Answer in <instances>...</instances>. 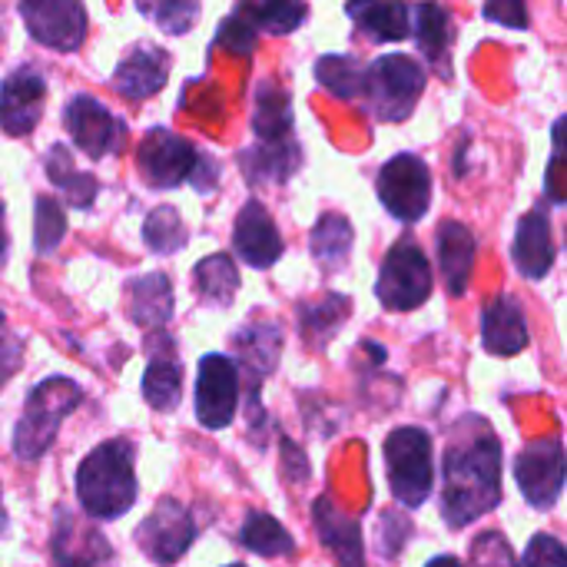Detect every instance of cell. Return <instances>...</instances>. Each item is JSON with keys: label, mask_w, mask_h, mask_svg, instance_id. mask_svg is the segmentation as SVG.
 Returning a JSON list of instances; mask_svg holds the SVG:
<instances>
[{"label": "cell", "mask_w": 567, "mask_h": 567, "mask_svg": "<svg viewBox=\"0 0 567 567\" xmlns=\"http://www.w3.org/2000/svg\"><path fill=\"white\" fill-rule=\"evenodd\" d=\"M502 502V442L478 422V429L458 445L452 442L442 458V518L452 528H465L488 515Z\"/></svg>", "instance_id": "obj_1"}, {"label": "cell", "mask_w": 567, "mask_h": 567, "mask_svg": "<svg viewBox=\"0 0 567 567\" xmlns=\"http://www.w3.org/2000/svg\"><path fill=\"white\" fill-rule=\"evenodd\" d=\"M136 452L123 439L96 445L76 468V498L90 518L113 522L136 502Z\"/></svg>", "instance_id": "obj_2"}, {"label": "cell", "mask_w": 567, "mask_h": 567, "mask_svg": "<svg viewBox=\"0 0 567 567\" xmlns=\"http://www.w3.org/2000/svg\"><path fill=\"white\" fill-rule=\"evenodd\" d=\"M80 402H83V389L66 375H53V379H43L40 385H33V392L27 395V405L20 412V422L13 429V455L20 462H37L53 445L63 419Z\"/></svg>", "instance_id": "obj_3"}, {"label": "cell", "mask_w": 567, "mask_h": 567, "mask_svg": "<svg viewBox=\"0 0 567 567\" xmlns=\"http://www.w3.org/2000/svg\"><path fill=\"white\" fill-rule=\"evenodd\" d=\"M422 90H425V70L405 53H382L365 66L362 100L379 123L409 120Z\"/></svg>", "instance_id": "obj_4"}, {"label": "cell", "mask_w": 567, "mask_h": 567, "mask_svg": "<svg viewBox=\"0 0 567 567\" xmlns=\"http://www.w3.org/2000/svg\"><path fill=\"white\" fill-rule=\"evenodd\" d=\"M385 468H389V488L399 505L419 508L429 502L435 488V468H432V439L422 429H395L385 439Z\"/></svg>", "instance_id": "obj_5"}, {"label": "cell", "mask_w": 567, "mask_h": 567, "mask_svg": "<svg viewBox=\"0 0 567 567\" xmlns=\"http://www.w3.org/2000/svg\"><path fill=\"white\" fill-rule=\"evenodd\" d=\"M375 296L389 312H412L432 296V266L412 239H402L389 249Z\"/></svg>", "instance_id": "obj_6"}, {"label": "cell", "mask_w": 567, "mask_h": 567, "mask_svg": "<svg viewBox=\"0 0 567 567\" xmlns=\"http://www.w3.org/2000/svg\"><path fill=\"white\" fill-rule=\"evenodd\" d=\"M379 199L399 223H419L432 206V173L422 156L399 153L379 169Z\"/></svg>", "instance_id": "obj_7"}, {"label": "cell", "mask_w": 567, "mask_h": 567, "mask_svg": "<svg viewBox=\"0 0 567 567\" xmlns=\"http://www.w3.org/2000/svg\"><path fill=\"white\" fill-rule=\"evenodd\" d=\"M196 542V522L189 508H183L173 498H163L136 528V545L140 551L159 567H173Z\"/></svg>", "instance_id": "obj_8"}, {"label": "cell", "mask_w": 567, "mask_h": 567, "mask_svg": "<svg viewBox=\"0 0 567 567\" xmlns=\"http://www.w3.org/2000/svg\"><path fill=\"white\" fill-rule=\"evenodd\" d=\"M515 478H518V488H522L525 502L532 508L548 512L565 492L567 452L561 439L532 442L515 462Z\"/></svg>", "instance_id": "obj_9"}, {"label": "cell", "mask_w": 567, "mask_h": 567, "mask_svg": "<svg viewBox=\"0 0 567 567\" xmlns=\"http://www.w3.org/2000/svg\"><path fill=\"white\" fill-rule=\"evenodd\" d=\"M196 163V146L166 126H153L136 150V166L153 189H176L183 179H193Z\"/></svg>", "instance_id": "obj_10"}, {"label": "cell", "mask_w": 567, "mask_h": 567, "mask_svg": "<svg viewBox=\"0 0 567 567\" xmlns=\"http://www.w3.org/2000/svg\"><path fill=\"white\" fill-rule=\"evenodd\" d=\"M63 126L70 133V140L93 159H103V156H113L123 150V136H126V126L120 116H113L96 96L90 93H80V96H70L66 100V110H63Z\"/></svg>", "instance_id": "obj_11"}, {"label": "cell", "mask_w": 567, "mask_h": 567, "mask_svg": "<svg viewBox=\"0 0 567 567\" xmlns=\"http://www.w3.org/2000/svg\"><path fill=\"white\" fill-rule=\"evenodd\" d=\"M20 17L30 37L50 50L73 53L86 40V10L76 0H23Z\"/></svg>", "instance_id": "obj_12"}, {"label": "cell", "mask_w": 567, "mask_h": 567, "mask_svg": "<svg viewBox=\"0 0 567 567\" xmlns=\"http://www.w3.org/2000/svg\"><path fill=\"white\" fill-rule=\"evenodd\" d=\"M239 405V365L226 355H203L196 375V419L203 429H226Z\"/></svg>", "instance_id": "obj_13"}, {"label": "cell", "mask_w": 567, "mask_h": 567, "mask_svg": "<svg viewBox=\"0 0 567 567\" xmlns=\"http://www.w3.org/2000/svg\"><path fill=\"white\" fill-rule=\"evenodd\" d=\"M43 100H47V80L40 70L23 66L13 70L3 86H0V126L10 136H27L37 130L43 116Z\"/></svg>", "instance_id": "obj_14"}, {"label": "cell", "mask_w": 567, "mask_h": 567, "mask_svg": "<svg viewBox=\"0 0 567 567\" xmlns=\"http://www.w3.org/2000/svg\"><path fill=\"white\" fill-rule=\"evenodd\" d=\"M169 53L156 43H133L126 50V56L120 60L116 73H113V90L123 100H150L153 93H159L169 80Z\"/></svg>", "instance_id": "obj_15"}, {"label": "cell", "mask_w": 567, "mask_h": 567, "mask_svg": "<svg viewBox=\"0 0 567 567\" xmlns=\"http://www.w3.org/2000/svg\"><path fill=\"white\" fill-rule=\"evenodd\" d=\"M50 555L56 567H96L113 555V548L93 525L60 508L50 532Z\"/></svg>", "instance_id": "obj_16"}, {"label": "cell", "mask_w": 567, "mask_h": 567, "mask_svg": "<svg viewBox=\"0 0 567 567\" xmlns=\"http://www.w3.org/2000/svg\"><path fill=\"white\" fill-rule=\"evenodd\" d=\"M233 246H236L239 259L249 262L252 269H269L282 259V249H286L282 236L259 199H249L239 209L236 226H233Z\"/></svg>", "instance_id": "obj_17"}, {"label": "cell", "mask_w": 567, "mask_h": 567, "mask_svg": "<svg viewBox=\"0 0 567 567\" xmlns=\"http://www.w3.org/2000/svg\"><path fill=\"white\" fill-rule=\"evenodd\" d=\"M179 392H183V365H179L176 346L166 332H156L153 349H150V362L143 372V399L150 409L169 412V409H176Z\"/></svg>", "instance_id": "obj_18"}, {"label": "cell", "mask_w": 567, "mask_h": 567, "mask_svg": "<svg viewBox=\"0 0 567 567\" xmlns=\"http://www.w3.org/2000/svg\"><path fill=\"white\" fill-rule=\"evenodd\" d=\"M512 259L525 279H545L555 262V243H551V219L545 209H532L522 216L512 243Z\"/></svg>", "instance_id": "obj_19"}, {"label": "cell", "mask_w": 567, "mask_h": 567, "mask_svg": "<svg viewBox=\"0 0 567 567\" xmlns=\"http://www.w3.org/2000/svg\"><path fill=\"white\" fill-rule=\"evenodd\" d=\"M312 522L319 532V542L336 555L339 567H365V548H362V532L359 522L339 512L329 498H319L312 505Z\"/></svg>", "instance_id": "obj_20"}, {"label": "cell", "mask_w": 567, "mask_h": 567, "mask_svg": "<svg viewBox=\"0 0 567 567\" xmlns=\"http://www.w3.org/2000/svg\"><path fill=\"white\" fill-rule=\"evenodd\" d=\"M482 346L492 355H518L528 346V326L515 299L498 296L482 309Z\"/></svg>", "instance_id": "obj_21"}, {"label": "cell", "mask_w": 567, "mask_h": 567, "mask_svg": "<svg viewBox=\"0 0 567 567\" xmlns=\"http://www.w3.org/2000/svg\"><path fill=\"white\" fill-rule=\"evenodd\" d=\"M126 306H130V319L140 329H156L163 332V326L173 316V282L166 272H146L136 276L126 286Z\"/></svg>", "instance_id": "obj_22"}, {"label": "cell", "mask_w": 567, "mask_h": 567, "mask_svg": "<svg viewBox=\"0 0 567 567\" xmlns=\"http://www.w3.org/2000/svg\"><path fill=\"white\" fill-rule=\"evenodd\" d=\"M439 266L452 296H465L475 266V236L468 226L449 219L439 226Z\"/></svg>", "instance_id": "obj_23"}, {"label": "cell", "mask_w": 567, "mask_h": 567, "mask_svg": "<svg viewBox=\"0 0 567 567\" xmlns=\"http://www.w3.org/2000/svg\"><path fill=\"white\" fill-rule=\"evenodd\" d=\"M302 163V150L296 140L286 143H256L252 150H243L239 166L249 183H286Z\"/></svg>", "instance_id": "obj_24"}, {"label": "cell", "mask_w": 567, "mask_h": 567, "mask_svg": "<svg viewBox=\"0 0 567 567\" xmlns=\"http://www.w3.org/2000/svg\"><path fill=\"white\" fill-rule=\"evenodd\" d=\"M279 329L269 322H252L243 332H236V352H239V365L252 375V402H256V389L259 379H266L276 362H279Z\"/></svg>", "instance_id": "obj_25"}, {"label": "cell", "mask_w": 567, "mask_h": 567, "mask_svg": "<svg viewBox=\"0 0 567 567\" xmlns=\"http://www.w3.org/2000/svg\"><path fill=\"white\" fill-rule=\"evenodd\" d=\"M252 130L259 143H286L292 140V100L282 86L262 83L256 90V110H252Z\"/></svg>", "instance_id": "obj_26"}, {"label": "cell", "mask_w": 567, "mask_h": 567, "mask_svg": "<svg viewBox=\"0 0 567 567\" xmlns=\"http://www.w3.org/2000/svg\"><path fill=\"white\" fill-rule=\"evenodd\" d=\"M47 176L66 196V203L76 206V209H90L96 193H100L96 176L93 173H80L73 166V156H70V150L63 143L50 146V153H47Z\"/></svg>", "instance_id": "obj_27"}, {"label": "cell", "mask_w": 567, "mask_h": 567, "mask_svg": "<svg viewBox=\"0 0 567 567\" xmlns=\"http://www.w3.org/2000/svg\"><path fill=\"white\" fill-rule=\"evenodd\" d=\"M352 243H355L352 223L339 213H322L309 236V249L316 262L326 269H342L352 256Z\"/></svg>", "instance_id": "obj_28"}, {"label": "cell", "mask_w": 567, "mask_h": 567, "mask_svg": "<svg viewBox=\"0 0 567 567\" xmlns=\"http://www.w3.org/2000/svg\"><path fill=\"white\" fill-rule=\"evenodd\" d=\"M193 282H196V292L206 306H216V309H226L233 306L236 299V289H239V269L236 262L226 256V252H216V256H206L196 272H193Z\"/></svg>", "instance_id": "obj_29"}, {"label": "cell", "mask_w": 567, "mask_h": 567, "mask_svg": "<svg viewBox=\"0 0 567 567\" xmlns=\"http://www.w3.org/2000/svg\"><path fill=\"white\" fill-rule=\"evenodd\" d=\"M349 17L375 40H402L412 30L405 3H349Z\"/></svg>", "instance_id": "obj_30"}, {"label": "cell", "mask_w": 567, "mask_h": 567, "mask_svg": "<svg viewBox=\"0 0 567 567\" xmlns=\"http://www.w3.org/2000/svg\"><path fill=\"white\" fill-rule=\"evenodd\" d=\"M239 542L262 555V558H286L296 551V542L292 535L272 518V515H262V512H252L246 522H243V532H239Z\"/></svg>", "instance_id": "obj_31"}, {"label": "cell", "mask_w": 567, "mask_h": 567, "mask_svg": "<svg viewBox=\"0 0 567 567\" xmlns=\"http://www.w3.org/2000/svg\"><path fill=\"white\" fill-rule=\"evenodd\" d=\"M415 40H419V47H422V53L435 63H445V56H449V43H452V37H455V30H452V17H449V10L445 7H439V3H422L419 10H415Z\"/></svg>", "instance_id": "obj_32"}, {"label": "cell", "mask_w": 567, "mask_h": 567, "mask_svg": "<svg viewBox=\"0 0 567 567\" xmlns=\"http://www.w3.org/2000/svg\"><path fill=\"white\" fill-rule=\"evenodd\" d=\"M316 80L322 90H329L339 100H355L362 96V83H365V70L359 66L355 56L346 53H326L316 63Z\"/></svg>", "instance_id": "obj_33"}, {"label": "cell", "mask_w": 567, "mask_h": 567, "mask_svg": "<svg viewBox=\"0 0 567 567\" xmlns=\"http://www.w3.org/2000/svg\"><path fill=\"white\" fill-rule=\"evenodd\" d=\"M346 316H349V299L329 296V299H322L316 306H302L299 309V329H302V336L316 349H322V342H329L342 329Z\"/></svg>", "instance_id": "obj_34"}, {"label": "cell", "mask_w": 567, "mask_h": 567, "mask_svg": "<svg viewBox=\"0 0 567 567\" xmlns=\"http://www.w3.org/2000/svg\"><path fill=\"white\" fill-rule=\"evenodd\" d=\"M143 239H146L150 252L173 256L186 246V223L179 219V213L173 206H156L143 223Z\"/></svg>", "instance_id": "obj_35"}, {"label": "cell", "mask_w": 567, "mask_h": 567, "mask_svg": "<svg viewBox=\"0 0 567 567\" xmlns=\"http://www.w3.org/2000/svg\"><path fill=\"white\" fill-rule=\"evenodd\" d=\"M236 13H239V17H246L256 30L289 33V30H296V27L309 17V7H306V3L276 0V3H243Z\"/></svg>", "instance_id": "obj_36"}, {"label": "cell", "mask_w": 567, "mask_h": 567, "mask_svg": "<svg viewBox=\"0 0 567 567\" xmlns=\"http://www.w3.org/2000/svg\"><path fill=\"white\" fill-rule=\"evenodd\" d=\"M66 233V216L60 209V203L53 196H40L37 199V213H33V246L37 252H53L60 246Z\"/></svg>", "instance_id": "obj_37"}, {"label": "cell", "mask_w": 567, "mask_h": 567, "mask_svg": "<svg viewBox=\"0 0 567 567\" xmlns=\"http://www.w3.org/2000/svg\"><path fill=\"white\" fill-rule=\"evenodd\" d=\"M136 10L150 20H156V27H163L166 33H186L196 17H199V3L193 0H159V3H136Z\"/></svg>", "instance_id": "obj_38"}, {"label": "cell", "mask_w": 567, "mask_h": 567, "mask_svg": "<svg viewBox=\"0 0 567 567\" xmlns=\"http://www.w3.org/2000/svg\"><path fill=\"white\" fill-rule=\"evenodd\" d=\"M468 567H525L518 565L515 551L508 548V542L498 532H485L475 538L472 545V561Z\"/></svg>", "instance_id": "obj_39"}, {"label": "cell", "mask_w": 567, "mask_h": 567, "mask_svg": "<svg viewBox=\"0 0 567 567\" xmlns=\"http://www.w3.org/2000/svg\"><path fill=\"white\" fill-rule=\"evenodd\" d=\"M525 567H567V548L551 535H535L525 548Z\"/></svg>", "instance_id": "obj_40"}, {"label": "cell", "mask_w": 567, "mask_h": 567, "mask_svg": "<svg viewBox=\"0 0 567 567\" xmlns=\"http://www.w3.org/2000/svg\"><path fill=\"white\" fill-rule=\"evenodd\" d=\"M223 47H229L233 53H252V47H256V27L246 20V17H239V13H233L229 20H223V27H219V37H216Z\"/></svg>", "instance_id": "obj_41"}, {"label": "cell", "mask_w": 567, "mask_h": 567, "mask_svg": "<svg viewBox=\"0 0 567 567\" xmlns=\"http://www.w3.org/2000/svg\"><path fill=\"white\" fill-rule=\"evenodd\" d=\"M409 535H412V525H409V518L402 512H385L382 515V522H379V545H382V551L389 558H399V551L409 542Z\"/></svg>", "instance_id": "obj_42"}, {"label": "cell", "mask_w": 567, "mask_h": 567, "mask_svg": "<svg viewBox=\"0 0 567 567\" xmlns=\"http://www.w3.org/2000/svg\"><path fill=\"white\" fill-rule=\"evenodd\" d=\"M20 362H23V346H20L17 336L7 329L3 312H0V385L20 369Z\"/></svg>", "instance_id": "obj_43"}, {"label": "cell", "mask_w": 567, "mask_h": 567, "mask_svg": "<svg viewBox=\"0 0 567 567\" xmlns=\"http://www.w3.org/2000/svg\"><path fill=\"white\" fill-rule=\"evenodd\" d=\"M485 17H488V20H498V23H505V27H515V30L528 27V10H525V3H518V0L488 3V7H485Z\"/></svg>", "instance_id": "obj_44"}, {"label": "cell", "mask_w": 567, "mask_h": 567, "mask_svg": "<svg viewBox=\"0 0 567 567\" xmlns=\"http://www.w3.org/2000/svg\"><path fill=\"white\" fill-rule=\"evenodd\" d=\"M279 445H282V465H286V475H289L292 482H306V478H309V462H306V455H302L289 439H282Z\"/></svg>", "instance_id": "obj_45"}, {"label": "cell", "mask_w": 567, "mask_h": 567, "mask_svg": "<svg viewBox=\"0 0 567 567\" xmlns=\"http://www.w3.org/2000/svg\"><path fill=\"white\" fill-rule=\"evenodd\" d=\"M216 179H219V166H216V159L199 153V163H196V169H193V179H189V183H193L199 193H209V189H216Z\"/></svg>", "instance_id": "obj_46"}, {"label": "cell", "mask_w": 567, "mask_h": 567, "mask_svg": "<svg viewBox=\"0 0 567 567\" xmlns=\"http://www.w3.org/2000/svg\"><path fill=\"white\" fill-rule=\"evenodd\" d=\"M555 146H558V153H567V116L555 123Z\"/></svg>", "instance_id": "obj_47"}, {"label": "cell", "mask_w": 567, "mask_h": 567, "mask_svg": "<svg viewBox=\"0 0 567 567\" xmlns=\"http://www.w3.org/2000/svg\"><path fill=\"white\" fill-rule=\"evenodd\" d=\"M7 259V209H3V199H0V262Z\"/></svg>", "instance_id": "obj_48"}, {"label": "cell", "mask_w": 567, "mask_h": 567, "mask_svg": "<svg viewBox=\"0 0 567 567\" xmlns=\"http://www.w3.org/2000/svg\"><path fill=\"white\" fill-rule=\"evenodd\" d=\"M425 567H462V561L455 555H439V558H432Z\"/></svg>", "instance_id": "obj_49"}, {"label": "cell", "mask_w": 567, "mask_h": 567, "mask_svg": "<svg viewBox=\"0 0 567 567\" xmlns=\"http://www.w3.org/2000/svg\"><path fill=\"white\" fill-rule=\"evenodd\" d=\"M10 528V518H7V508H3V492H0V535H7Z\"/></svg>", "instance_id": "obj_50"}, {"label": "cell", "mask_w": 567, "mask_h": 567, "mask_svg": "<svg viewBox=\"0 0 567 567\" xmlns=\"http://www.w3.org/2000/svg\"><path fill=\"white\" fill-rule=\"evenodd\" d=\"M226 567H246V565H226Z\"/></svg>", "instance_id": "obj_51"}, {"label": "cell", "mask_w": 567, "mask_h": 567, "mask_svg": "<svg viewBox=\"0 0 567 567\" xmlns=\"http://www.w3.org/2000/svg\"><path fill=\"white\" fill-rule=\"evenodd\" d=\"M0 40H3V27H0Z\"/></svg>", "instance_id": "obj_52"}]
</instances>
